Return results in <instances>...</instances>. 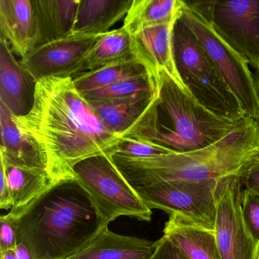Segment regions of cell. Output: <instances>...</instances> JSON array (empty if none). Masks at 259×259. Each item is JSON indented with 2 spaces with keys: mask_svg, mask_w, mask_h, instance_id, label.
Instances as JSON below:
<instances>
[{
  "mask_svg": "<svg viewBox=\"0 0 259 259\" xmlns=\"http://www.w3.org/2000/svg\"><path fill=\"white\" fill-rule=\"evenodd\" d=\"M13 119L38 151L52 184L75 179L76 164L109 154L121 139L104 125L72 77L37 81L31 111Z\"/></svg>",
  "mask_w": 259,
  "mask_h": 259,
  "instance_id": "cell-1",
  "label": "cell"
},
{
  "mask_svg": "<svg viewBox=\"0 0 259 259\" xmlns=\"http://www.w3.org/2000/svg\"><path fill=\"white\" fill-rule=\"evenodd\" d=\"M9 213L16 223L18 243L34 259H71L108 227L75 179L51 185L25 208Z\"/></svg>",
  "mask_w": 259,
  "mask_h": 259,
  "instance_id": "cell-2",
  "label": "cell"
},
{
  "mask_svg": "<svg viewBox=\"0 0 259 259\" xmlns=\"http://www.w3.org/2000/svg\"><path fill=\"white\" fill-rule=\"evenodd\" d=\"M154 86L151 104L122 139L150 142L174 153L189 152L216 143L252 119L215 114L164 71L159 72Z\"/></svg>",
  "mask_w": 259,
  "mask_h": 259,
  "instance_id": "cell-3",
  "label": "cell"
},
{
  "mask_svg": "<svg viewBox=\"0 0 259 259\" xmlns=\"http://www.w3.org/2000/svg\"><path fill=\"white\" fill-rule=\"evenodd\" d=\"M135 189L157 182L211 183L242 177L259 157V127L254 119L216 143L195 151L136 158L109 154Z\"/></svg>",
  "mask_w": 259,
  "mask_h": 259,
  "instance_id": "cell-4",
  "label": "cell"
},
{
  "mask_svg": "<svg viewBox=\"0 0 259 259\" xmlns=\"http://www.w3.org/2000/svg\"><path fill=\"white\" fill-rule=\"evenodd\" d=\"M172 48L183 84L201 105L222 117H246L201 42L181 18L174 25Z\"/></svg>",
  "mask_w": 259,
  "mask_h": 259,
  "instance_id": "cell-5",
  "label": "cell"
},
{
  "mask_svg": "<svg viewBox=\"0 0 259 259\" xmlns=\"http://www.w3.org/2000/svg\"><path fill=\"white\" fill-rule=\"evenodd\" d=\"M74 172L106 224L109 225L121 216L151 221L152 210L121 174L109 154L79 162Z\"/></svg>",
  "mask_w": 259,
  "mask_h": 259,
  "instance_id": "cell-6",
  "label": "cell"
},
{
  "mask_svg": "<svg viewBox=\"0 0 259 259\" xmlns=\"http://www.w3.org/2000/svg\"><path fill=\"white\" fill-rule=\"evenodd\" d=\"M180 18L201 42L237 99L245 116L257 120L259 101L248 63L216 32L211 22L190 2L185 1Z\"/></svg>",
  "mask_w": 259,
  "mask_h": 259,
  "instance_id": "cell-7",
  "label": "cell"
},
{
  "mask_svg": "<svg viewBox=\"0 0 259 259\" xmlns=\"http://www.w3.org/2000/svg\"><path fill=\"white\" fill-rule=\"evenodd\" d=\"M217 182H157L136 189L151 210L176 214L188 224L214 232Z\"/></svg>",
  "mask_w": 259,
  "mask_h": 259,
  "instance_id": "cell-8",
  "label": "cell"
},
{
  "mask_svg": "<svg viewBox=\"0 0 259 259\" xmlns=\"http://www.w3.org/2000/svg\"><path fill=\"white\" fill-rule=\"evenodd\" d=\"M254 69L259 68V0L190 2Z\"/></svg>",
  "mask_w": 259,
  "mask_h": 259,
  "instance_id": "cell-9",
  "label": "cell"
},
{
  "mask_svg": "<svg viewBox=\"0 0 259 259\" xmlns=\"http://www.w3.org/2000/svg\"><path fill=\"white\" fill-rule=\"evenodd\" d=\"M242 180L230 176L217 182L215 237L222 259H257L254 240L242 208Z\"/></svg>",
  "mask_w": 259,
  "mask_h": 259,
  "instance_id": "cell-10",
  "label": "cell"
},
{
  "mask_svg": "<svg viewBox=\"0 0 259 259\" xmlns=\"http://www.w3.org/2000/svg\"><path fill=\"white\" fill-rule=\"evenodd\" d=\"M99 36L69 35L49 42L37 47L19 63L36 81L47 77H65L82 60Z\"/></svg>",
  "mask_w": 259,
  "mask_h": 259,
  "instance_id": "cell-11",
  "label": "cell"
},
{
  "mask_svg": "<svg viewBox=\"0 0 259 259\" xmlns=\"http://www.w3.org/2000/svg\"><path fill=\"white\" fill-rule=\"evenodd\" d=\"M176 22L144 28L130 34L132 54L146 69L154 84L159 72L164 71L177 84L186 89L174 59L172 32Z\"/></svg>",
  "mask_w": 259,
  "mask_h": 259,
  "instance_id": "cell-12",
  "label": "cell"
},
{
  "mask_svg": "<svg viewBox=\"0 0 259 259\" xmlns=\"http://www.w3.org/2000/svg\"><path fill=\"white\" fill-rule=\"evenodd\" d=\"M0 32L22 59L34 51L39 41L34 0H0Z\"/></svg>",
  "mask_w": 259,
  "mask_h": 259,
  "instance_id": "cell-13",
  "label": "cell"
},
{
  "mask_svg": "<svg viewBox=\"0 0 259 259\" xmlns=\"http://www.w3.org/2000/svg\"><path fill=\"white\" fill-rule=\"evenodd\" d=\"M37 81L13 56L5 39L0 37V103L15 116L32 108Z\"/></svg>",
  "mask_w": 259,
  "mask_h": 259,
  "instance_id": "cell-14",
  "label": "cell"
},
{
  "mask_svg": "<svg viewBox=\"0 0 259 259\" xmlns=\"http://www.w3.org/2000/svg\"><path fill=\"white\" fill-rule=\"evenodd\" d=\"M158 240L117 234L106 228L89 247L71 259H153Z\"/></svg>",
  "mask_w": 259,
  "mask_h": 259,
  "instance_id": "cell-15",
  "label": "cell"
},
{
  "mask_svg": "<svg viewBox=\"0 0 259 259\" xmlns=\"http://www.w3.org/2000/svg\"><path fill=\"white\" fill-rule=\"evenodd\" d=\"M133 0H81L71 35L99 36L125 18Z\"/></svg>",
  "mask_w": 259,
  "mask_h": 259,
  "instance_id": "cell-16",
  "label": "cell"
},
{
  "mask_svg": "<svg viewBox=\"0 0 259 259\" xmlns=\"http://www.w3.org/2000/svg\"><path fill=\"white\" fill-rule=\"evenodd\" d=\"M163 236L189 259H222L214 232L188 224L176 214L169 215Z\"/></svg>",
  "mask_w": 259,
  "mask_h": 259,
  "instance_id": "cell-17",
  "label": "cell"
},
{
  "mask_svg": "<svg viewBox=\"0 0 259 259\" xmlns=\"http://www.w3.org/2000/svg\"><path fill=\"white\" fill-rule=\"evenodd\" d=\"M154 92H140L125 98L88 101L104 125L121 138L148 108Z\"/></svg>",
  "mask_w": 259,
  "mask_h": 259,
  "instance_id": "cell-18",
  "label": "cell"
},
{
  "mask_svg": "<svg viewBox=\"0 0 259 259\" xmlns=\"http://www.w3.org/2000/svg\"><path fill=\"white\" fill-rule=\"evenodd\" d=\"M0 130V158H2L7 164L47 174L46 167L38 151L21 133L13 120V113L1 103Z\"/></svg>",
  "mask_w": 259,
  "mask_h": 259,
  "instance_id": "cell-19",
  "label": "cell"
},
{
  "mask_svg": "<svg viewBox=\"0 0 259 259\" xmlns=\"http://www.w3.org/2000/svg\"><path fill=\"white\" fill-rule=\"evenodd\" d=\"M130 58H133L130 34L122 27L100 35L82 60L65 77L74 78Z\"/></svg>",
  "mask_w": 259,
  "mask_h": 259,
  "instance_id": "cell-20",
  "label": "cell"
},
{
  "mask_svg": "<svg viewBox=\"0 0 259 259\" xmlns=\"http://www.w3.org/2000/svg\"><path fill=\"white\" fill-rule=\"evenodd\" d=\"M80 1L34 0L39 25L38 46L71 35Z\"/></svg>",
  "mask_w": 259,
  "mask_h": 259,
  "instance_id": "cell-21",
  "label": "cell"
},
{
  "mask_svg": "<svg viewBox=\"0 0 259 259\" xmlns=\"http://www.w3.org/2000/svg\"><path fill=\"white\" fill-rule=\"evenodd\" d=\"M184 4L182 0H133L122 28L133 34L144 28L177 22Z\"/></svg>",
  "mask_w": 259,
  "mask_h": 259,
  "instance_id": "cell-22",
  "label": "cell"
},
{
  "mask_svg": "<svg viewBox=\"0 0 259 259\" xmlns=\"http://www.w3.org/2000/svg\"><path fill=\"white\" fill-rule=\"evenodd\" d=\"M4 163L13 203L10 210L17 211L25 208L52 185L45 172Z\"/></svg>",
  "mask_w": 259,
  "mask_h": 259,
  "instance_id": "cell-23",
  "label": "cell"
},
{
  "mask_svg": "<svg viewBox=\"0 0 259 259\" xmlns=\"http://www.w3.org/2000/svg\"><path fill=\"white\" fill-rule=\"evenodd\" d=\"M145 75H148L146 69L133 57L75 77L73 80L75 87L84 96L119 81Z\"/></svg>",
  "mask_w": 259,
  "mask_h": 259,
  "instance_id": "cell-24",
  "label": "cell"
},
{
  "mask_svg": "<svg viewBox=\"0 0 259 259\" xmlns=\"http://www.w3.org/2000/svg\"><path fill=\"white\" fill-rule=\"evenodd\" d=\"M155 86L148 75L124 80L108 87L94 91L84 95L90 100L114 99L132 96L140 92H154Z\"/></svg>",
  "mask_w": 259,
  "mask_h": 259,
  "instance_id": "cell-25",
  "label": "cell"
},
{
  "mask_svg": "<svg viewBox=\"0 0 259 259\" xmlns=\"http://www.w3.org/2000/svg\"><path fill=\"white\" fill-rule=\"evenodd\" d=\"M171 153L174 152L164 147L155 144L142 142L136 139L121 138L117 145L107 154H119L125 157L145 158Z\"/></svg>",
  "mask_w": 259,
  "mask_h": 259,
  "instance_id": "cell-26",
  "label": "cell"
},
{
  "mask_svg": "<svg viewBox=\"0 0 259 259\" xmlns=\"http://www.w3.org/2000/svg\"><path fill=\"white\" fill-rule=\"evenodd\" d=\"M242 208L244 219L254 237L259 243V195L245 189L242 192Z\"/></svg>",
  "mask_w": 259,
  "mask_h": 259,
  "instance_id": "cell-27",
  "label": "cell"
},
{
  "mask_svg": "<svg viewBox=\"0 0 259 259\" xmlns=\"http://www.w3.org/2000/svg\"><path fill=\"white\" fill-rule=\"evenodd\" d=\"M0 227V252L16 249L18 245L17 230L10 213L1 216Z\"/></svg>",
  "mask_w": 259,
  "mask_h": 259,
  "instance_id": "cell-28",
  "label": "cell"
},
{
  "mask_svg": "<svg viewBox=\"0 0 259 259\" xmlns=\"http://www.w3.org/2000/svg\"><path fill=\"white\" fill-rule=\"evenodd\" d=\"M241 180L245 189L259 195V157L247 168Z\"/></svg>",
  "mask_w": 259,
  "mask_h": 259,
  "instance_id": "cell-29",
  "label": "cell"
},
{
  "mask_svg": "<svg viewBox=\"0 0 259 259\" xmlns=\"http://www.w3.org/2000/svg\"><path fill=\"white\" fill-rule=\"evenodd\" d=\"M156 259H189L163 236L158 239Z\"/></svg>",
  "mask_w": 259,
  "mask_h": 259,
  "instance_id": "cell-30",
  "label": "cell"
},
{
  "mask_svg": "<svg viewBox=\"0 0 259 259\" xmlns=\"http://www.w3.org/2000/svg\"><path fill=\"white\" fill-rule=\"evenodd\" d=\"M0 207L1 209L11 210L13 207L8 182H7V172H6L5 163L0 159Z\"/></svg>",
  "mask_w": 259,
  "mask_h": 259,
  "instance_id": "cell-31",
  "label": "cell"
},
{
  "mask_svg": "<svg viewBox=\"0 0 259 259\" xmlns=\"http://www.w3.org/2000/svg\"><path fill=\"white\" fill-rule=\"evenodd\" d=\"M15 252L17 259H34L29 250L24 244L18 243Z\"/></svg>",
  "mask_w": 259,
  "mask_h": 259,
  "instance_id": "cell-32",
  "label": "cell"
},
{
  "mask_svg": "<svg viewBox=\"0 0 259 259\" xmlns=\"http://www.w3.org/2000/svg\"><path fill=\"white\" fill-rule=\"evenodd\" d=\"M253 78H254V84H255L256 92H257V98L259 101V68L254 69V72L253 73ZM259 127V118L255 121Z\"/></svg>",
  "mask_w": 259,
  "mask_h": 259,
  "instance_id": "cell-33",
  "label": "cell"
},
{
  "mask_svg": "<svg viewBox=\"0 0 259 259\" xmlns=\"http://www.w3.org/2000/svg\"><path fill=\"white\" fill-rule=\"evenodd\" d=\"M0 259H17L15 250L0 252Z\"/></svg>",
  "mask_w": 259,
  "mask_h": 259,
  "instance_id": "cell-34",
  "label": "cell"
},
{
  "mask_svg": "<svg viewBox=\"0 0 259 259\" xmlns=\"http://www.w3.org/2000/svg\"><path fill=\"white\" fill-rule=\"evenodd\" d=\"M257 259H259V243H258V247H257Z\"/></svg>",
  "mask_w": 259,
  "mask_h": 259,
  "instance_id": "cell-35",
  "label": "cell"
},
{
  "mask_svg": "<svg viewBox=\"0 0 259 259\" xmlns=\"http://www.w3.org/2000/svg\"><path fill=\"white\" fill-rule=\"evenodd\" d=\"M153 259H156V254H155V255H154V258H153Z\"/></svg>",
  "mask_w": 259,
  "mask_h": 259,
  "instance_id": "cell-36",
  "label": "cell"
}]
</instances>
